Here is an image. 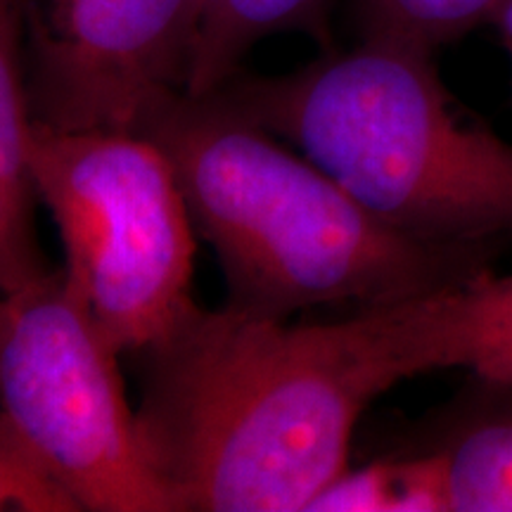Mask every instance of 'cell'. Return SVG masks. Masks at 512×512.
<instances>
[{"label": "cell", "instance_id": "cell-13", "mask_svg": "<svg viewBox=\"0 0 512 512\" xmlns=\"http://www.w3.org/2000/svg\"><path fill=\"white\" fill-rule=\"evenodd\" d=\"M309 510L396 512V465L373 463L347 470L313 498Z\"/></svg>", "mask_w": 512, "mask_h": 512}, {"label": "cell", "instance_id": "cell-2", "mask_svg": "<svg viewBox=\"0 0 512 512\" xmlns=\"http://www.w3.org/2000/svg\"><path fill=\"white\" fill-rule=\"evenodd\" d=\"M133 133L155 140L174 164L235 309L287 320L311 306L384 304L477 275L472 247L380 221L214 95H169Z\"/></svg>", "mask_w": 512, "mask_h": 512}, {"label": "cell", "instance_id": "cell-8", "mask_svg": "<svg viewBox=\"0 0 512 512\" xmlns=\"http://www.w3.org/2000/svg\"><path fill=\"white\" fill-rule=\"evenodd\" d=\"M330 5L332 0H230L197 38L188 95L219 91L240 72L249 50L273 34L299 31L330 46Z\"/></svg>", "mask_w": 512, "mask_h": 512}, {"label": "cell", "instance_id": "cell-1", "mask_svg": "<svg viewBox=\"0 0 512 512\" xmlns=\"http://www.w3.org/2000/svg\"><path fill=\"white\" fill-rule=\"evenodd\" d=\"M143 356L138 420L178 512L309 510L377 396L467 368L465 283L328 323L195 306Z\"/></svg>", "mask_w": 512, "mask_h": 512}, {"label": "cell", "instance_id": "cell-5", "mask_svg": "<svg viewBox=\"0 0 512 512\" xmlns=\"http://www.w3.org/2000/svg\"><path fill=\"white\" fill-rule=\"evenodd\" d=\"M117 358L64 268L0 294V411L79 508L178 512L128 406Z\"/></svg>", "mask_w": 512, "mask_h": 512}, {"label": "cell", "instance_id": "cell-7", "mask_svg": "<svg viewBox=\"0 0 512 512\" xmlns=\"http://www.w3.org/2000/svg\"><path fill=\"white\" fill-rule=\"evenodd\" d=\"M27 3L0 0V294L34 283L53 268L34 228L38 192L31 169L34 114L24 53Z\"/></svg>", "mask_w": 512, "mask_h": 512}, {"label": "cell", "instance_id": "cell-4", "mask_svg": "<svg viewBox=\"0 0 512 512\" xmlns=\"http://www.w3.org/2000/svg\"><path fill=\"white\" fill-rule=\"evenodd\" d=\"M31 169L64 273L119 354L164 342L197 306V228L166 152L143 133L34 121Z\"/></svg>", "mask_w": 512, "mask_h": 512}, {"label": "cell", "instance_id": "cell-3", "mask_svg": "<svg viewBox=\"0 0 512 512\" xmlns=\"http://www.w3.org/2000/svg\"><path fill=\"white\" fill-rule=\"evenodd\" d=\"M209 95L413 238L512 235V145L453 112L432 53L361 38L290 74L238 72Z\"/></svg>", "mask_w": 512, "mask_h": 512}, {"label": "cell", "instance_id": "cell-6", "mask_svg": "<svg viewBox=\"0 0 512 512\" xmlns=\"http://www.w3.org/2000/svg\"><path fill=\"white\" fill-rule=\"evenodd\" d=\"M195 41V0H29L34 121L60 131H136L164 98L188 93Z\"/></svg>", "mask_w": 512, "mask_h": 512}, {"label": "cell", "instance_id": "cell-10", "mask_svg": "<svg viewBox=\"0 0 512 512\" xmlns=\"http://www.w3.org/2000/svg\"><path fill=\"white\" fill-rule=\"evenodd\" d=\"M501 5L503 0H351L363 41L399 43L432 55L494 19Z\"/></svg>", "mask_w": 512, "mask_h": 512}, {"label": "cell", "instance_id": "cell-11", "mask_svg": "<svg viewBox=\"0 0 512 512\" xmlns=\"http://www.w3.org/2000/svg\"><path fill=\"white\" fill-rule=\"evenodd\" d=\"M467 323H470V358L489 384L512 387V273H477L465 283Z\"/></svg>", "mask_w": 512, "mask_h": 512}, {"label": "cell", "instance_id": "cell-14", "mask_svg": "<svg viewBox=\"0 0 512 512\" xmlns=\"http://www.w3.org/2000/svg\"><path fill=\"white\" fill-rule=\"evenodd\" d=\"M494 19L498 22V29H501L503 46L510 53V60H512V0H503L501 10L496 12Z\"/></svg>", "mask_w": 512, "mask_h": 512}, {"label": "cell", "instance_id": "cell-12", "mask_svg": "<svg viewBox=\"0 0 512 512\" xmlns=\"http://www.w3.org/2000/svg\"><path fill=\"white\" fill-rule=\"evenodd\" d=\"M0 510L79 512V503L60 484L17 425L0 411Z\"/></svg>", "mask_w": 512, "mask_h": 512}, {"label": "cell", "instance_id": "cell-9", "mask_svg": "<svg viewBox=\"0 0 512 512\" xmlns=\"http://www.w3.org/2000/svg\"><path fill=\"white\" fill-rule=\"evenodd\" d=\"M446 512H512V408L472 422L432 451Z\"/></svg>", "mask_w": 512, "mask_h": 512}]
</instances>
